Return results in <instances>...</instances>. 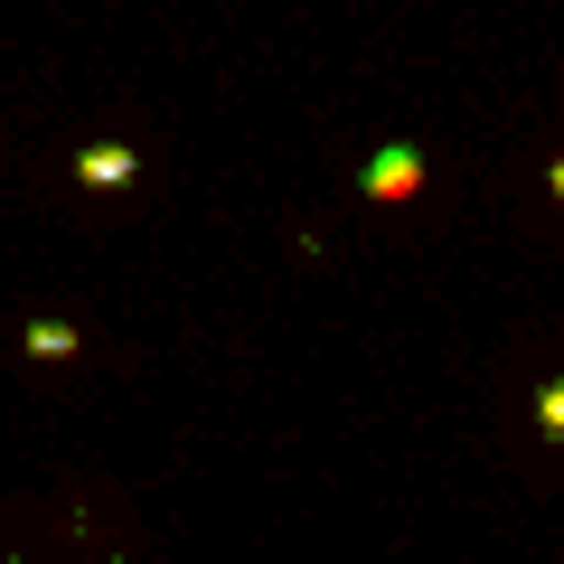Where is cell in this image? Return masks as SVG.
Masks as SVG:
<instances>
[{
    "mask_svg": "<svg viewBox=\"0 0 564 564\" xmlns=\"http://www.w3.org/2000/svg\"><path fill=\"white\" fill-rule=\"evenodd\" d=\"M414 188H423V151L414 141H386L377 161L358 170V198H414Z\"/></svg>",
    "mask_w": 564,
    "mask_h": 564,
    "instance_id": "1",
    "label": "cell"
},
{
    "mask_svg": "<svg viewBox=\"0 0 564 564\" xmlns=\"http://www.w3.org/2000/svg\"><path fill=\"white\" fill-rule=\"evenodd\" d=\"M132 151H122V141H85V151H76V180L85 188H132Z\"/></svg>",
    "mask_w": 564,
    "mask_h": 564,
    "instance_id": "2",
    "label": "cell"
},
{
    "mask_svg": "<svg viewBox=\"0 0 564 564\" xmlns=\"http://www.w3.org/2000/svg\"><path fill=\"white\" fill-rule=\"evenodd\" d=\"M20 348H29V358H39V367L76 358V321H29V329H20Z\"/></svg>",
    "mask_w": 564,
    "mask_h": 564,
    "instance_id": "3",
    "label": "cell"
},
{
    "mask_svg": "<svg viewBox=\"0 0 564 564\" xmlns=\"http://www.w3.org/2000/svg\"><path fill=\"white\" fill-rule=\"evenodd\" d=\"M536 433H545V443H564V377L536 386Z\"/></svg>",
    "mask_w": 564,
    "mask_h": 564,
    "instance_id": "4",
    "label": "cell"
},
{
    "mask_svg": "<svg viewBox=\"0 0 564 564\" xmlns=\"http://www.w3.org/2000/svg\"><path fill=\"white\" fill-rule=\"evenodd\" d=\"M545 188H555V198H564V161H555V170H545Z\"/></svg>",
    "mask_w": 564,
    "mask_h": 564,
    "instance_id": "5",
    "label": "cell"
}]
</instances>
